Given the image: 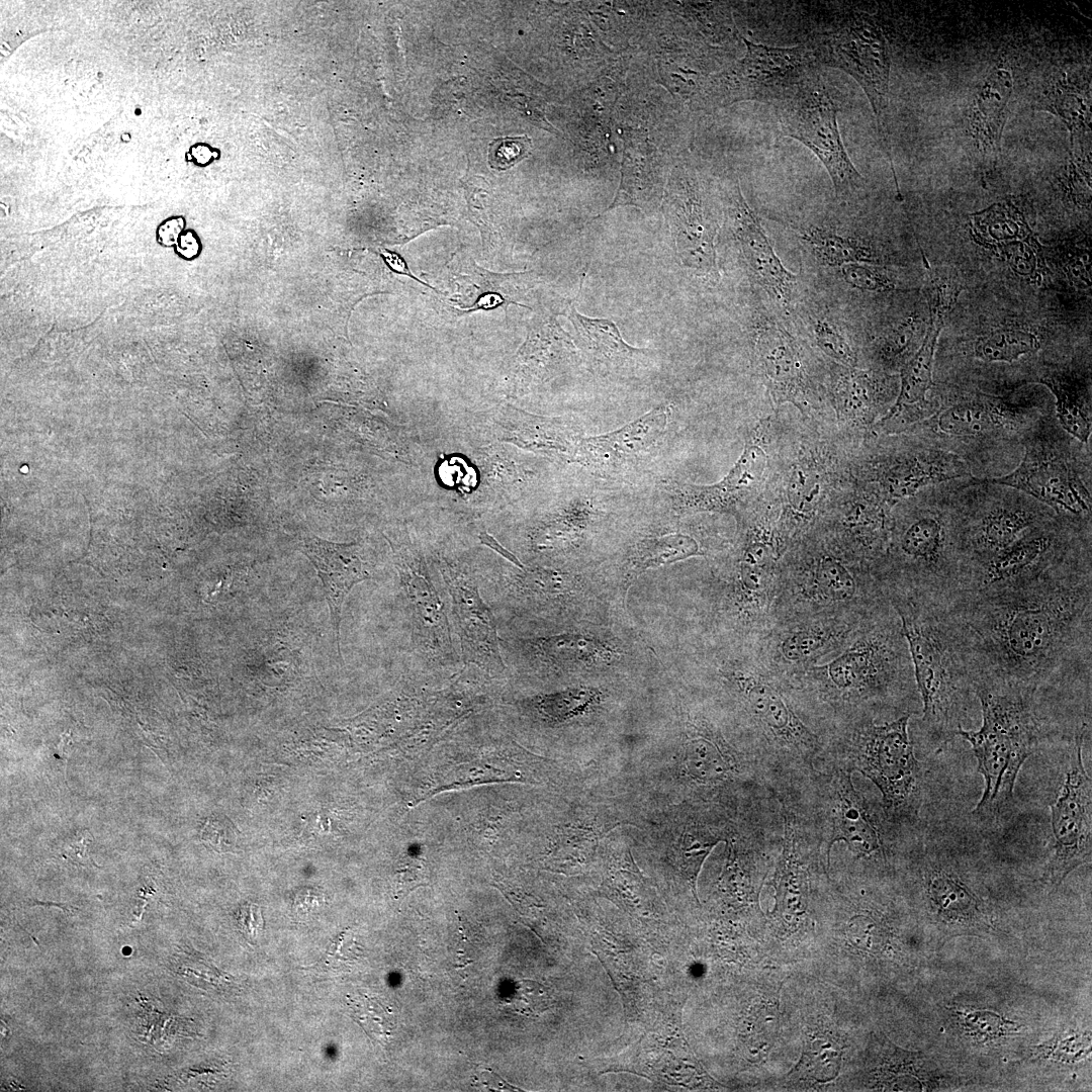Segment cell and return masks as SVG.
<instances>
[{
	"mask_svg": "<svg viewBox=\"0 0 1092 1092\" xmlns=\"http://www.w3.org/2000/svg\"><path fill=\"white\" fill-rule=\"evenodd\" d=\"M951 1016L962 1033L978 1044L998 1043L1021 1032L1022 1025L991 1009L953 1006Z\"/></svg>",
	"mask_w": 1092,
	"mask_h": 1092,
	"instance_id": "d590c367",
	"label": "cell"
},
{
	"mask_svg": "<svg viewBox=\"0 0 1092 1092\" xmlns=\"http://www.w3.org/2000/svg\"><path fill=\"white\" fill-rule=\"evenodd\" d=\"M745 56L704 88L711 106L743 100L774 105L818 65L808 44L769 47L743 38Z\"/></svg>",
	"mask_w": 1092,
	"mask_h": 1092,
	"instance_id": "ba28073f",
	"label": "cell"
},
{
	"mask_svg": "<svg viewBox=\"0 0 1092 1092\" xmlns=\"http://www.w3.org/2000/svg\"><path fill=\"white\" fill-rule=\"evenodd\" d=\"M828 643V636L819 629H803L787 636L781 645L784 657L800 662L817 656Z\"/></svg>",
	"mask_w": 1092,
	"mask_h": 1092,
	"instance_id": "bcb514c9",
	"label": "cell"
},
{
	"mask_svg": "<svg viewBox=\"0 0 1092 1092\" xmlns=\"http://www.w3.org/2000/svg\"><path fill=\"white\" fill-rule=\"evenodd\" d=\"M743 692L751 713L776 740L803 754L815 748L816 737L779 691L751 678L744 682Z\"/></svg>",
	"mask_w": 1092,
	"mask_h": 1092,
	"instance_id": "484cf974",
	"label": "cell"
},
{
	"mask_svg": "<svg viewBox=\"0 0 1092 1092\" xmlns=\"http://www.w3.org/2000/svg\"><path fill=\"white\" fill-rule=\"evenodd\" d=\"M191 154L196 163L201 165L209 163L214 155L208 146L202 144L195 145Z\"/></svg>",
	"mask_w": 1092,
	"mask_h": 1092,
	"instance_id": "6125c7cd",
	"label": "cell"
},
{
	"mask_svg": "<svg viewBox=\"0 0 1092 1092\" xmlns=\"http://www.w3.org/2000/svg\"><path fill=\"white\" fill-rule=\"evenodd\" d=\"M824 838L827 863L834 843L843 841L858 857L884 852L880 822L866 798L854 788L851 771L837 767L823 789Z\"/></svg>",
	"mask_w": 1092,
	"mask_h": 1092,
	"instance_id": "4fadbf2b",
	"label": "cell"
},
{
	"mask_svg": "<svg viewBox=\"0 0 1092 1092\" xmlns=\"http://www.w3.org/2000/svg\"><path fill=\"white\" fill-rule=\"evenodd\" d=\"M509 577L507 595L516 600L531 602H556L569 596L575 588V578L560 570L525 567Z\"/></svg>",
	"mask_w": 1092,
	"mask_h": 1092,
	"instance_id": "e575fe53",
	"label": "cell"
},
{
	"mask_svg": "<svg viewBox=\"0 0 1092 1092\" xmlns=\"http://www.w3.org/2000/svg\"><path fill=\"white\" fill-rule=\"evenodd\" d=\"M502 440L526 450L575 460L583 438L572 420L536 416L518 408L497 420Z\"/></svg>",
	"mask_w": 1092,
	"mask_h": 1092,
	"instance_id": "603a6c76",
	"label": "cell"
},
{
	"mask_svg": "<svg viewBox=\"0 0 1092 1092\" xmlns=\"http://www.w3.org/2000/svg\"><path fill=\"white\" fill-rule=\"evenodd\" d=\"M1008 416L999 404L990 400H970L956 403L937 418L939 431L951 436L975 437L989 434L1002 427Z\"/></svg>",
	"mask_w": 1092,
	"mask_h": 1092,
	"instance_id": "836d02e7",
	"label": "cell"
},
{
	"mask_svg": "<svg viewBox=\"0 0 1092 1092\" xmlns=\"http://www.w3.org/2000/svg\"><path fill=\"white\" fill-rule=\"evenodd\" d=\"M841 1049L830 1037L811 1035L799 1063V1068L817 1081L834 1078L839 1069Z\"/></svg>",
	"mask_w": 1092,
	"mask_h": 1092,
	"instance_id": "7bdbcfd3",
	"label": "cell"
},
{
	"mask_svg": "<svg viewBox=\"0 0 1092 1092\" xmlns=\"http://www.w3.org/2000/svg\"><path fill=\"white\" fill-rule=\"evenodd\" d=\"M866 1071L867 1086L878 1091H941L962 1081L923 1053L903 1050L882 1033L872 1034Z\"/></svg>",
	"mask_w": 1092,
	"mask_h": 1092,
	"instance_id": "2e32d148",
	"label": "cell"
},
{
	"mask_svg": "<svg viewBox=\"0 0 1092 1092\" xmlns=\"http://www.w3.org/2000/svg\"><path fill=\"white\" fill-rule=\"evenodd\" d=\"M90 833L83 831L76 834L70 841H68L64 847V855L70 860L85 864L89 860L87 846L90 843Z\"/></svg>",
	"mask_w": 1092,
	"mask_h": 1092,
	"instance_id": "9f6ffc18",
	"label": "cell"
},
{
	"mask_svg": "<svg viewBox=\"0 0 1092 1092\" xmlns=\"http://www.w3.org/2000/svg\"><path fill=\"white\" fill-rule=\"evenodd\" d=\"M1041 516L1021 506L996 507L980 519L963 527L964 548L968 561L996 553L1043 525Z\"/></svg>",
	"mask_w": 1092,
	"mask_h": 1092,
	"instance_id": "cb8c5ba5",
	"label": "cell"
},
{
	"mask_svg": "<svg viewBox=\"0 0 1092 1092\" xmlns=\"http://www.w3.org/2000/svg\"><path fill=\"white\" fill-rule=\"evenodd\" d=\"M918 322L909 317L889 331L881 340L879 351L886 362H901L911 352Z\"/></svg>",
	"mask_w": 1092,
	"mask_h": 1092,
	"instance_id": "c3c4849f",
	"label": "cell"
},
{
	"mask_svg": "<svg viewBox=\"0 0 1092 1092\" xmlns=\"http://www.w3.org/2000/svg\"><path fill=\"white\" fill-rule=\"evenodd\" d=\"M440 571L450 597L452 624L464 666L473 665L490 676L503 675L507 666L496 621L477 582L467 571L446 560L440 562Z\"/></svg>",
	"mask_w": 1092,
	"mask_h": 1092,
	"instance_id": "8fae6325",
	"label": "cell"
},
{
	"mask_svg": "<svg viewBox=\"0 0 1092 1092\" xmlns=\"http://www.w3.org/2000/svg\"><path fill=\"white\" fill-rule=\"evenodd\" d=\"M970 230L975 242L989 248L1033 237L1023 214L1009 203H995L972 213Z\"/></svg>",
	"mask_w": 1092,
	"mask_h": 1092,
	"instance_id": "1f68e13d",
	"label": "cell"
},
{
	"mask_svg": "<svg viewBox=\"0 0 1092 1092\" xmlns=\"http://www.w3.org/2000/svg\"><path fill=\"white\" fill-rule=\"evenodd\" d=\"M811 335L818 347L833 360L847 368L856 366L857 358L844 329L825 314L808 315Z\"/></svg>",
	"mask_w": 1092,
	"mask_h": 1092,
	"instance_id": "b9f144b4",
	"label": "cell"
},
{
	"mask_svg": "<svg viewBox=\"0 0 1092 1092\" xmlns=\"http://www.w3.org/2000/svg\"><path fill=\"white\" fill-rule=\"evenodd\" d=\"M669 416V407L660 404L615 431L583 437L575 460L598 467L633 460L660 440L666 431Z\"/></svg>",
	"mask_w": 1092,
	"mask_h": 1092,
	"instance_id": "ffe728a7",
	"label": "cell"
},
{
	"mask_svg": "<svg viewBox=\"0 0 1092 1092\" xmlns=\"http://www.w3.org/2000/svg\"><path fill=\"white\" fill-rule=\"evenodd\" d=\"M818 66L841 70L853 78L872 106L881 149L894 173L888 125L891 57L882 29L867 13L843 12L808 44Z\"/></svg>",
	"mask_w": 1092,
	"mask_h": 1092,
	"instance_id": "277c9868",
	"label": "cell"
},
{
	"mask_svg": "<svg viewBox=\"0 0 1092 1092\" xmlns=\"http://www.w3.org/2000/svg\"><path fill=\"white\" fill-rule=\"evenodd\" d=\"M1056 397V410L1062 427L1078 441L1087 443L1091 434L1090 407L1079 388L1062 375H1045L1038 380Z\"/></svg>",
	"mask_w": 1092,
	"mask_h": 1092,
	"instance_id": "74e56055",
	"label": "cell"
},
{
	"mask_svg": "<svg viewBox=\"0 0 1092 1092\" xmlns=\"http://www.w3.org/2000/svg\"><path fill=\"white\" fill-rule=\"evenodd\" d=\"M973 482L1021 490L1067 517L1087 520L1091 516V496L1081 478L1061 453L1045 444L1029 443L1011 473Z\"/></svg>",
	"mask_w": 1092,
	"mask_h": 1092,
	"instance_id": "7c38bea8",
	"label": "cell"
},
{
	"mask_svg": "<svg viewBox=\"0 0 1092 1092\" xmlns=\"http://www.w3.org/2000/svg\"><path fill=\"white\" fill-rule=\"evenodd\" d=\"M727 198L731 228L754 280L783 308L789 309L794 299L796 275L784 266L776 254L739 186H733Z\"/></svg>",
	"mask_w": 1092,
	"mask_h": 1092,
	"instance_id": "9a60e30c",
	"label": "cell"
},
{
	"mask_svg": "<svg viewBox=\"0 0 1092 1092\" xmlns=\"http://www.w3.org/2000/svg\"><path fill=\"white\" fill-rule=\"evenodd\" d=\"M947 314L929 309V324L917 352L901 370L900 392L895 404L882 419L884 427H897L908 423L912 411L925 402V395L932 385L933 358L937 340Z\"/></svg>",
	"mask_w": 1092,
	"mask_h": 1092,
	"instance_id": "d4e9b609",
	"label": "cell"
},
{
	"mask_svg": "<svg viewBox=\"0 0 1092 1092\" xmlns=\"http://www.w3.org/2000/svg\"><path fill=\"white\" fill-rule=\"evenodd\" d=\"M1074 550L1025 576L961 593L945 606L974 687L1023 689L1045 700L1090 696L1091 568Z\"/></svg>",
	"mask_w": 1092,
	"mask_h": 1092,
	"instance_id": "6da1fadb",
	"label": "cell"
},
{
	"mask_svg": "<svg viewBox=\"0 0 1092 1092\" xmlns=\"http://www.w3.org/2000/svg\"><path fill=\"white\" fill-rule=\"evenodd\" d=\"M1034 108L1049 111L1061 118L1070 131L1072 146L1090 132V102L1080 90L1071 85H1053L1041 94Z\"/></svg>",
	"mask_w": 1092,
	"mask_h": 1092,
	"instance_id": "8d00e7d4",
	"label": "cell"
},
{
	"mask_svg": "<svg viewBox=\"0 0 1092 1092\" xmlns=\"http://www.w3.org/2000/svg\"><path fill=\"white\" fill-rule=\"evenodd\" d=\"M385 538L391 546L418 653L436 667H455L459 658L448 614L424 555L406 533L396 540Z\"/></svg>",
	"mask_w": 1092,
	"mask_h": 1092,
	"instance_id": "9c48e42d",
	"label": "cell"
},
{
	"mask_svg": "<svg viewBox=\"0 0 1092 1092\" xmlns=\"http://www.w3.org/2000/svg\"><path fill=\"white\" fill-rule=\"evenodd\" d=\"M1039 347L1037 337L1029 332L999 329L976 341L974 355L987 362L1011 363L1022 355L1037 351Z\"/></svg>",
	"mask_w": 1092,
	"mask_h": 1092,
	"instance_id": "ab89813d",
	"label": "cell"
},
{
	"mask_svg": "<svg viewBox=\"0 0 1092 1092\" xmlns=\"http://www.w3.org/2000/svg\"><path fill=\"white\" fill-rule=\"evenodd\" d=\"M975 694L982 712L978 730L959 729L969 742L984 779V790L973 813L980 817L1001 814L1013 802L1014 787L1025 760L1049 734V717L1036 693L1017 688L978 686Z\"/></svg>",
	"mask_w": 1092,
	"mask_h": 1092,
	"instance_id": "3957f363",
	"label": "cell"
},
{
	"mask_svg": "<svg viewBox=\"0 0 1092 1092\" xmlns=\"http://www.w3.org/2000/svg\"><path fill=\"white\" fill-rule=\"evenodd\" d=\"M1070 542L1067 532L1049 524L1038 526L1010 546L969 561L959 594L997 585L1040 570L1071 550L1074 546Z\"/></svg>",
	"mask_w": 1092,
	"mask_h": 1092,
	"instance_id": "5bb4252c",
	"label": "cell"
},
{
	"mask_svg": "<svg viewBox=\"0 0 1092 1092\" xmlns=\"http://www.w3.org/2000/svg\"><path fill=\"white\" fill-rule=\"evenodd\" d=\"M1091 1032L1071 1029L1054 1035L1031 1049L1030 1060L1075 1065L1091 1056Z\"/></svg>",
	"mask_w": 1092,
	"mask_h": 1092,
	"instance_id": "60d3db41",
	"label": "cell"
},
{
	"mask_svg": "<svg viewBox=\"0 0 1092 1092\" xmlns=\"http://www.w3.org/2000/svg\"><path fill=\"white\" fill-rule=\"evenodd\" d=\"M754 349L761 376L781 404H803L808 391L805 370L793 337L777 322L760 317L754 329Z\"/></svg>",
	"mask_w": 1092,
	"mask_h": 1092,
	"instance_id": "e0dca14e",
	"label": "cell"
},
{
	"mask_svg": "<svg viewBox=\"0 0 1092 1092\" xmlns=\"http://www.w3.org/2000/svg\"><path fill=\"white\" fill-rule=\"evenodd\" d=\"M300 547L322 581L341 656L340 625L344 601L357 583L370 578V572L356 543H336L312 535L303 537Z\"/></svg>",
	"mask_w": 1092,
	"mask_h": 1092,
	"instance_id": "ac0fdd59",
	"label": "cell"
},
{
	"mask_svg": "<svg viewBox=\"0 0 1092 1092\" xmlns=\"http://www.w3.org/2000/svg\"><path fill=\"white\" fill-rule=\"evenodd\" d=\"M911 715L859 726L852 735L844 766L872 781L882 794L887 817L899 821L916 819L922 801L924 769L909 736Z\"/></svg>",
	"mask_w": 1092,
	"mask_h": 1092,
	"instance_id": "5b68a950",
	"label": "cell"
},
{
	"mask_svg": "<svg viewBox=\"0 0 1092 1092\" xmlns=\"http://www.w3.org/2000/svg\"><path fill=\"white\" fill-rule=\"evenodd\" d=\"M774 560L771 546L762 541L749 544L743 554L741 563L767 569Z\"/></svg>",
	"mask_w": 1092,
	"mask_h": 1092,
	"instance_id": "11a10c76",
	"label": "cell"
},
{
	"mask_svg": "<svg viewBox=\"0 0 1092 1092\" xmlns=\"http://www.w3.org/2000/svg\"><path fill=\"white\" fill-rule=\"evenodd\" d=\"M774 106L783 134L803 144L820 160L838 199L845 201L861 188L863 179L850 161L839 131L838 109L817 69Z\"/></svg>",
	"mask_w": 1092,
	"mask_h": 1092,
	"instance_id": "8992f818",
	"label": "cell"
},
{
	"mask_svg": "<svg viewBox=\"0 0 1092 1092\" xmlns=\"http://www.w3.org/2000/svg\"><path fill=\"white\" fill-rule=\"evenodd\" d=\"M766 571L767 569L741 563L740 579L744 589L749 593L761 590L765 584Z\"/></svg>",
	"mask_w": 1092,
	"mask_h": 1092,
	"instance_id": "6f0895ef",
	"label": "cell"
},
{
	"mask_svg": "<svg viewBox=\"0 0 1092 1092\" xmlns=\"http://www.w3.org/2000/svg\"><path fill=\"white\" fill-rule=\"evenodd\" d=\"M968 468L957 456L931 451L907 460L890 473L888 487L893 495L905 496L928 484L966 475Z\"/></svg>",
	"mask_w": 1092,
	"mask_h": 1092,
	"instance_id": "f1b7e54d",
	"label": "cell"
},
{
	"mask_svg": "<svg viewBox=\"0 0 1092 1092\" xmlns=\"http://www.w3.org/2000/svg\"><path fill=\"white\" fill-rule=\"evenodd\" d=\"M815 580L819 590L834 601L851 600L857 584L850 571L833 557H823L816 568Z\"/></svg>",
	"mask_w": 1092,
	"mask_h": 1092,
	"instance_id": "f6af8a7d",
	"label": "cell"
},
{
	"mask_svg": "<svg viewBox=\"0 0 1092 1092\" xmlns=\"http://www.w3.org/2000/svg\"><path fill=\"white\" fill-rule=\"evenodd\" d=\"M682 765L700 785H717L730 779L738 763L733 749L720 733L706 725H694L682 747Z\"/></svg>",
	"mask_w": 1092,
	"mask_h": 1092,
	"instance_id": "4316f807",
	"label": "cell"
},
{
	"mask_svg": "<svg viewBox=\"0 0 1092 1092\" xmlns=\"http://www.w3.org/2000/svg\"><path fill=\"white\" fill-rule=\"evenodd\" d=\"M479 540L482 544L495 551L498 555L507 559L517 568H525L524 564L518 559V557H516L512 552L505 548L493 536L489 535L487 532H481L479 534Z\"/></svg>",
	"mask_w": 1092,
	"mask_h": 1092,
	"instance_id": "91938a15",
	"label": "cell"
},
{
	"mask_svg": "<svg viewBox=\"0 0 1092 1092\" xmlns=\"http://www.w3.org/2000/svg\"><path fill=\"white\" fill-rule=\"evenodd\" d=\"M726 840L723 831L701 822H690L684 827L675 844L676 857L694 892L703 862L720 841Z\"/></svg>",
	"mask_w": 1092,
	"mask_h": 1092,
	"instance_id": "f35d334b",
	"label": "cell"
},
{
	"mask_svg": "<svg viewBox=\"0 0 1092 1092\" xmlns=\"http://www.w3.org/2000/svg\"><path fill=\"white\" fill-rule=\"evenodd\" d=\"M1039 243L1033 238L998 248L1009 266L1019 275H1032L1039 268Z\"/></svg>",
	"mask_w": 1092,
	"mask_h": 1092,
	"instance_id": "681fc988",
	"label": "cell"
},
{
	"mask_svg": "<svg viewBox=\"0 0 1092 1092\" xmlns=\"http://www.w3.org/2000/svg\"><path fill=\"white\" fill-rule=\"evenodd\" d=\"M381 257L384 259L387 265L397 273H404L412 276V274L408 273L404 261L399 257V255L389 251H383L381 253Z\"/></svg>",
	"mask_w": 1092,
	"mask_h": 1092,
	"instance_id": "94428289",
	"label": "cell"
},
{
	"mask_svg": "<svg viewBox=\"0 0 1092 1092\" xmlns=\"http://www.w3.org/2000/svg\"><path fill=\"white\" fill-rule=\"evenodd\" d=\"M567 316L573 325L580 345L594 359L609 366H623L626 363L640 362L647 359L650 351L629 345L611 320L596 318L580 314L571 303Z\"/></svg>",
	"mask_w": 1092,
	"mask_h": 1092,
	"instance_id": "83f0119b",
	"label": "cell"
},
{
	"mask_svg": "<svg viewBox=\"0 0 1092 1092\" xmlns=\"http://www.w3.org/2000/svg\"><path fill=\"white\" fill-rule=\"evenodd\" d=\"M765 465L764 451L758 445L747 443L737 462L719 482L672 487L675 508L682 513L728 511L761 481Z\"/></svg>",
	"mask_w": 1092,
	"mask_h": 1092,
	"instance_id": "7402d4cb",
	"label": "cell"
},
{
	"mask_svg": "<svg viewBox=\"0 0 1092 1092\" xmlns=\"http://www.w3.org/2000/svg\"><path fill=\"white\" fill-rule=\"evenodd\" d=\"M698 542L684 534H668L641 540L634 547L628 563V580L642 572L702 555Z\"/></svg>",
	"mask_w": 1092,
	"mask_h": 1092,
	"instance_id": "d6a6232c",
	"label": "cell"
},
{
	"mask_svg": "<svg viewBox=\"0 0 1092 1092\" xmlns=\"http://www.w3.org/2000/svg\"><path fill=\"white\" fill-rule=\"evenodd\" d=\"M201 250L199 238L193 231H185L179 238L176 251L184 259L196 258Z\"/></svg>",
	"mask_w": 1092,
	"mask_h": 1092,
	"instance_id": "680465c9",
	"label": "cell"
},
{
	"mask_svg": "<svg viewBox=\"0 0 1092 1092\" xmlns=\"http://www.w3.org/2000/svg\"><path fill=\"white\" fill-rule=\"evenodd\" d=\"M839 274L848 286L858 290L871 292L901 290L886 274L870 264L843 265L839 267Z\"/></svg>",
	"mask_w": 1092,
	"mask_h": 1092,
	"instance_id": "7dc6e473",
	"label": "cell"
},
{
	"mask_svg": "<svg viewBox=\"0 0 1092 1092\" xmlns=\"http://www.w3.org/2000/svg\"><path fill=\"white\" fill-rule=\"evenodd\" d=\"M922 705L923 741L942 750L970 724L978 702L967 653L954 621L943 606L894 600Z\"/></svg>",
	"mask_w": 1092,
	"mask_h": 1092,
	"instance_id": "7a4b0ae2",
	"label": "cell"
},
{
	"mask_svg": "<svg viewBox=\"0 0 1092 1092\" xmlns=\"http://www.w3.org/2000/svg\"><path fill=\"white\" fill-rule=\"evenodd\" d=\"M202 839L216 849H224L235 843L231 824L218 818H209L202 831Z\"/></svg>",
	"mask_w": 1092,
	"mask_h": 1092,
	"instance_id": "f5cc1de1",
	"label": "cell"
},
{
	"mask_svg": "<svg viewBox=\"0 0 1092 1092\" xmlns=\"http://www.w3.org/2000/svg\"><path fill=\"white\" fill-rule=\"evenodd\" d=\"M599 700L597 691L571 689L540 698L537 708L546 718L561 722L582 714Z\"/></svg>",
	"mask_w": 1092,
	"mask_h": 1092,
	"instance_id": "ee69618b",
	"label": "cell"
},
{
	"mask_svg": "<svg viewBox=\"0 0 1092 1092\" xmlns=\"http://www.w3.org/2000/svg\"><path fill=\"white\" fill-rule=\"evenodd\" d=\"M530 146L531 140L527 135L493 140L488 148V162L497 170L508 169L526 156Z\"/></svg>",
	"mask_w": 1092,
	"mask_h": 1092,
	"instance_id": "f907efd6",
	"label": "cell"
},
{
	"mask_svg": "<svg viewBox=\"0 0 1092 1092\" xmlns=\"http://www.w3.org/2000/svg\"><path fill=\"white\" fill-rule=\"evenodd\" d=\"M525 656L538 660L549 668H565L572 664L588 662L603 651L594 639L572 633H563L535 639L519 640L512 644Z\"/></svg>",
	"mask_w": 1092,
	"mask_h": 1092,
	"instance_id": "4dcf8cb0",
	"label": "cell"
},
{
	"mask_svg": "<svg viewBox=\"0 0 1092 1092\" xmlns=\"http://www.w3.org/2000/svg\"><path fill=\"white\" fill-rule=\"evenodd\" d=\"M922 899L933 923L952 935L994 931V912L959 860L941 851L923 854L919 868Z\"/></svg>",
	"mask_w": 1092,
	"mask_h": 1092,
	"instance_id": "30bf717a",
	"label": "cell"
},
{
	"mask_svg": "<svg viewBox=\"0 0 1092 1092\" xmlns=\"http://www.w3.org/2000/svg\"><path fill=\"white\" fill-rule=\"evenodd\" d=\"M798 238L819 264L841 267L881 261L880 254L861 240L827 228H804L799 231Z\"/></svg>",
	"mask_w": 1092,
	"mask_h": 1092,
	"instance_id": "f546056e",
	"label": "cell"
},
{
	"mask_svg": "<svg viewBox=\"0 0 1092 1092\" xmlns=\"http://www.w3.org/2000/svg\"><path fill=\"white\" fill-rule=\"evenodd\" d=\"M1088 724L1072 736L1065 781L1051 804L1053 848L1043 882L1057 890L1078 867L1090 861L1092 851V781L1083 762Z\"/></svg>",
	"mask_w": 1092,
	"mask_h": 1092,
	"instance_id": "52a82bcc",
	"label": "cell"
},
{
	"mask_svg": "<svg viewBox=\"0 0 1092 1092\" xmlns=\"http://www.w3.org/2000/svg\"><path fill=\"white\" fill-rule=\"evenodd\" d=\"M817 484L811 475L802 471L797 472L792 479V503L800 511L810 510L818 493Z\"/></svg>",
	"mask_w": 1092,
	"mask_h": 1092,
	"instance_id": "816d5d0a",
	"label": "cell"
},
{
	"mask_svg": "<svg viewBox=\"0 0 1092 1092\" xmlns=\"http://www.w3.org/2000/svg\"><path fill=\"white\" fill-rule=\"evenodd\" d=\"M1012 90L1010 71L996 67L983 80L969 105L967 136L982 162L996 164L999 159Z\"/></svg>",
	"mask_w": 1092,
	"mask_h": 1092,
	"instance_id": "44dd1931",
	"label": "cell"
},
{
	"mask_svg": "<svg viewBox=\"0 0 1092 1092\" xmlns=\"http://www.w3.org/2000/svg\"><path fill=\"white\" fill-rule=\"evenodd\" d=\"M673 206L670 230L679 261L700 274L718 276V222L706 199L698 187H688Z\"/></svg>",
	"mask_w": 1092,
	"mask_h": 1092,
	"instance_id": "d6986e66",
	"label": "cell"
},
{
	"mask_svg": "<svg viewBox=\"0 0 1092 1092\" xmlns=\"http://www.w3.org/2000/svg\"><path fill=\"white\" fill-rule=\"evenodd\" d=\"M185 219L183 216H171L164 219L156 230V240L163 247H173L183 234Z\"/></svg>",
	"mask_w": 1092,
	"mask_h": 1092,
	"instance_id": "db71d44e",
	"label": "cell"
}]
</instances>
